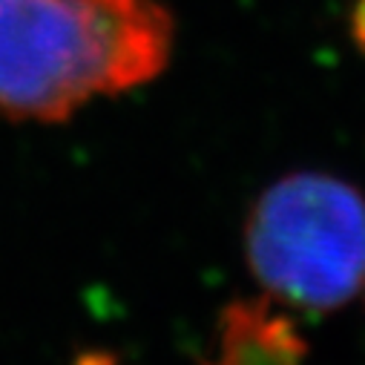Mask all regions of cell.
<instances>
[{
    "label": "cell",
    "instance_id": "6da1fadb",
    "mask_svg": "<svg viewBox=\"0 0 365 365\" xmlns=\"http://www.w3.org/2000/svg\"><path fill=\"white\" fill-rule=\"evenodd\" d=\"M173 52L161 0H0V118L63 124L153 83Z\"/></svg>",
    "mask_w": 365,
    "mask_h": 365
},
{
    "label": "cell",
    "instance_id": "7a4b0ae2",
    "mask_svg": "<svg viewBox=\"0 0 365 365\" xmlns=\"http://www.w3.org/2000/svg\"><path fill=\"white\" fill-rule=\"evenodd\" d=\"M242 245L270 299L336 311L365 288V196L334 173H285L250 205Z\"/></svg>",
    "mask_w": 365,
    "mask_h": 365
},
{
    "label": "cell",
    "instance_id": "3957f363",
    "mask_svg": "<svg viewBox=\"0 0 365 365\" xmlns=\"http://www.w3.org/2000/svg\"><path fill=\"white\" fill-rule=\"evenodd\" d=\"M302 356L294 322L264 299H239L222 311L213 365H302Z\"/></svg>",
    "mask_w": 365,
    "mask_h": 365
}]
</instances>
